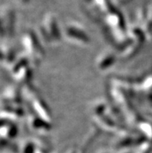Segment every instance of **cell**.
Masks as SVG:
<instances>
[{
    "label": "cell",
    "mask_w": 152,
    "mask_h": 153,
    "mask_svg": "<svg viewBox=\"0 0 152 153\" xmlns=\"http://www.w3.org/2000/svg\"><path fill=\"white\" fill-rule=\"evenodd\" d=\"M23 41L26 51L32 58L33 62L35 63L38 62L41 60L40 58L43 56L44 51L34 33L32 32L27 33L23 37Z\"/></svg>",
    "instance_id": "obj_1"
},
{
    "label": "cell",
    "mask_w": 152,
    "mask_h": 153,
    "mask_svg": "<svg viewBox=\"0 0 152 153\" xmlns=\"http://www.w3.org/2000/svg\"><path fill=\"white\" fill-rule=\"evenodd\" d=\"M65 35L67 39L71 40V41L77 43V44H83L87 45L90 41V39L88 35L82 29H79L75 26L67 27L65 30Z\"/></svg>",
    "instance_id": "obj_2"
},
{
    "label": "cell",
    "mask_w": 152,
    "mask_h": 153,
    "mask_svg": "<svg viewBox=\"0 0 152 153\" xmlns=\"http://www.w3.org/2000/svg\"><path fill=\"white\" fill-rule=\"evenodd\" d=\"M46 27L42 28L46 34L44 35L45 39H48L50 37V41H58L61 39V34L58 29L57 22L53 16H49L46 18Z\"/></svg>",
    "instance_id": "obj_3"
},
{
    "label": "cell",
    "mask_w": 152,
    "mask_h": 153,
    "mask_svg": "<svg viewBox=\"0 0 152 153\" xmlns=\"http://www.w3.org/2000/svg\"><path fill=\"white\" fill-rule=\"evenodd\" d=\"M116 58L113 54H105L99 57L97 61L98 68L101 70L106 69L113 65Z\"/></svg>",
    "instance_id": "obj_4"
},
{
    "label": "cell",
    "mask_w": 152,
    "mask_h": 153,
    "mask_svg": "<svg viewBox=\"0 0 152 153\" xmlns=\"http://www.w3.org/2000/svg\"><path fill=\"white\" fill-rule=\"evenodd\" d=\"M9 91L6 93V96H5V99L7 103H18L20 102L19 99V93L17 92V89L15 88H11V89H8Z\"/></svg>",
    "instance_id": "obj_5"
},
{
    "label": "cell",
    "mask_w": 152,
    "mask_h": 153,
    "mask_svg": "<svg viewBox=\"0 0 152 153\" xmlns=\"http://www.w3.org/2000/svg\"><path fill=\"white\" fill-rule=\"evenodd\" d=\"M6 113H8V114H12V112H11V111H10V110H8V109H6ZM13 114H15L16 116H19V115L21 114H19V112H17V113H13Z\"/></svg>",
    "instance_id": "obj_6"
}]
</instances>
